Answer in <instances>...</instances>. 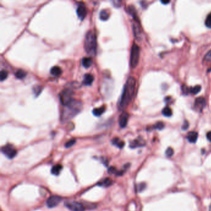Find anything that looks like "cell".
I'll return each instance as SVG.
<instances>
[{"label":"cell","mask_w":211,"mask_h":211,"mask_svg":"<svg viewBox=\"0 0 211 211\" xmlns=\"http://www.w3.org/2000/svg\"><path fill=\"white\" fill-rule=\"evenodd\" d=\"M136 88V79L133 77L128 78L124 86L120 100L118 103V108L120 110L126 108L133 97Z\"/></svg>","instance_id":"1"},{"label":"cell","mask_w":211,"mask_h":211,"mask_svg":"<svg viewBox=\"0 0 211 211\" xmlns=\"http://www.w3.org/2000/svg\"><path fill=\"white\" fill-rule=\"evenodd\" d=\"M82 108V103L80 100H73L71 103L64 106L61 114L62 122H66L74 117L79 113Z\"/></svg>","instance_id":"2"},{"label":"cell","mask_w":211,"mask_h":211,"mask_svg":"<svg viewBox=\"0 0 211 211\" xmlns=\"http://www.w3.org/2000/svg\"><path fill=\"white\" fill-rule=\"evenodd\" d=\"M97 37L93 30L87 32L84 40V49L86 53L91 57L95 56L97 53Z\"/></svg>","instance_id":"3"},{"label":"cell","mask_w":211,"mask_h":211,"mask_svg":"<svg viewBox=\"0 0 211 211\" xmlns=\"http://www.w3.org/2000/svg\"><path fill=\"white\" fill-rule=\"evenodd\" d=\"M140 54V48L139 46L136 43H133L132 45L130 55V65L132 68H134L137 66L139 60Z\"/></svg>","instance_id":"4"},{"label":"cell","mask_w":211,"mask_h":211,"mask_svg":"<svg viewBox=\"0 0 211 211\" xmlns=\"http://www.w3.org/2000/svg\"><path fill=\"white\" fill-rule=\"evenodd\" d=\"M73 92L70 89H64L59 94V100L63 106H66L74 100L72 99Z\"/></svg>","instance_id":"5"},{"label":"cell","mask_w":211,"mask_h":211,"mask_svg":"<svg viewBox=\"0 0 211 211\" xmlns=\"http://www.w3.org/2000/svg\"><path fill=\"white\" fill-rule=\"evenodd\" d=\"M65 205L71 211H85L84 205L75 201H67L65 202Z\"/></svg>","instance_id":"6"},{"label":"cell","mask_w":211,"mask_h":211,"mask_svg":"<svg viewBox=\"0 0 211 211\" xmlns=\"http://www.w3.org/2000/svg\"><path fill=\"white\" fill-rule=\"evenodd\" d=\"M1 152L9 159L14 158L17 154V150L14 147L10 144L3 146L1 148Z\"/></svg>","instance_id":"7"},{"label":"cell","mask_w":211,"mask_h":211,"mask_svg":"<svg viewBox=\"0 0 211 211\" xmlns=\"http://www.w3.org/2000/svg\"><path fill=\"white\" fill-rule=\"evenodd\" d=\"M61 201V198L58 196H52L47 201V205L50 208H53L57 206Z\"/></svg>","instance_id":"8"},{"label":"cell","mask_w":211,"mask_h":211,"mask_svg":"<svg viewBox=\"0 0 211 211\" xmlns=\"http://www.w3.org/2000/svg\"><path fill=\"white\" fill-rule=\"evenodd\" d=\"M76 12L78 17L82 21L86 17L87 15V8L84 3H81L77 8Z\"/></svg>","instance_id":"9"},{"label":"cell","mask_w":211,"mask_h":211,"mask_svg":"<svg viewBox=\"0 0 211 211\" xmlns=\"http://www.w3.org/2000/svg\"><path fill=\"white\" fill-rule=\"evenodd\" d=\"M128 118H129V114L127 112L122 113L120 117H119V125L121 128H125L127 125Z\"/></svg>","instance_id":"10"},{"label":"cell","mask_w":211,"mask_h":211,"mask_svg":"<svg viewBox=\"0 0 211 211\" xmlns=\"http://www.w3.org/2000/svg\"><path fill=\"white\" fill-rule=\"evenodd\" d=\"M144 145H145L144 140L142 138H140V137H138L137 139L131 142L130 148H137V147H142Z\"/></svg>","instance_id":"11"},{"label":"cell","mask_w":211,"mask_h":211,"mask_svg":"<svg viewBox=\"0 0 211 211\" xmlns=\"http://www.w3.org/2000/svg\"><path fill=\"white\" fill-rule=\"evenodd\" d=\"M132 29H133V32L135 37L137 39H140L141 36V27L139 25L137 24V22L133 23V24H132Z\"/></svg>","instance_id":"12"},{"label":"cell","mask_w":211,"mask_h":211,"mask_svg":"<svg viewBox=\"0 0 211 211\" xmlns=\"http://www.w3.org/2000/svg\"><path fill=\"white\" fill-rule=\"evenodd\" d=\"M198 137V134L197 132L191 131L187 135V139L191 143H195Z\"/></svg>","instance_id":"13"},{"label":"cell","mask_w":211,"mask_h":211,"mask_svg":"<svg viewBox=\"0 0 211 211\" xmlns=\"http://www.w3.org/2000/svg\"><path fill=\"white\" fill-rule=\"evenodd\" d=\"M94 77L90 74H86L84 76V80L82 81V84L84 86H90L94 82Z\"/></svg>","instance_id":"14"},{"label":"cell","mask_w":211,"mask_h":211,"mask_svg":"<svg viewBox=\"0 0 211 211\" xmlns=\"http://www.w3.org/2000/svg\"><path fill=\"white\" fill-rule=\"evenodd\" d=\"M194 105L197 108L203 109L205 105V101L203 97H198L195 100Z\"/></svg>","instance_id":"15"},{"label":"cell","mask_w":211,"mask_h":211,"mask_svg":"<svg viewBox=\"0 0 211 211\" xmlns=\"http://www.w3.org/2000/svg\"><path fill=\"white\" fill-rule=\"evenodd\" d=\"M50 73L51 74L54 76H59L62 73V70L61 68H59L58 66H54L52 67L50 70Z\"/></svg>","instance_id":"16"},{"label":"cell","mask_w":211,"mask_h":211,"mask_svg":"<svg viewBox=\"0 0 211 211\" xmlns=\"http://www.w3.org/2000/svg\"><path fill=\"white\" fill-rule=\"evenodd\" d=\"M63 169V167L61 165L57 164L54 165L52 168V173L54 175L58 176L59 175V173H61V170Z\"/></svg>","instance_id":"17"},{"label":"cell","mask_w":211,"mask_h":211,"mask_svg":"<svg viewBox=\"0 0 211 211\" xmlns=\"http://www.w3.org/2000/svg\"><path fill=\"white\" fill-rule=\"evenodd\" d=\"M112 144L114 145H116L117 147H118V148H123L124 145H125V143L121 140H120L119 138H118V137H114V138H113L112 139Z\"/></svg>","instance_id":"18"},{"label":"cell","mask_w":211,"mask_h":211,"mask_svg":"<svg viewBox=\"0 0 211 211\" xmlns=\"http://www.w3.org/2000/svg\"><path fill=\"white\" fill-rule=\"evenodd\" d=\"M92 63V61L89 57H84L82 59V65L86 68H89Z\"/></svg>","instance_id":"19"},{"label":"cell","mask_w":211,"mask_h":211,"mask_svg":"<svg viewBox=\"0 0 211 211\" xmlns=\"http://www.w3.org/2000/svg\"><path fill=\"white\" fill-rule=\"evenodd\" d=\"M105 111V107L104 106H102L99 108H94L93 110L92 113L94 114V115H95L96 117H99V116L102 115Z\"/></svg>","instance_id":"20"},{"label":"cell","mask_w":211,"mask_h":211,"mask_svg":"<svg viewBox=\"0 0 211 211\" xmlns=\"http://www.w3.org/2000/svg\"><path fill=\"white\" fill-rule=\"evenodd\" d=\"M112 184V180H111L110 178H105L103 180H102L101 182H100L99 183V185L100 186H102V187H108L110 186Z\"/></svg>","instance_id":"21"},{"label":"cell","mask_w":211,"mask_h":211,"mask_svg":"<svg viewBox=\"0 0 211 211\" xmlns=\"http://www.w3.org/2000/svg\"><path fill=\"white\" fill-rule=\"evenodd\" d=\"M110 17V15L107 10H103L100 12V19L102 21H107Z\"/></svg>","instance_id":"22"},{"label":"cell","mask_w":211,"mask_h":211,"mask_svg":"<svg viewBox=\"0 0 211 211\" xmlns=\"http://www.w3.org/2000/svg\"><path fill=\"white\" fill-rule=\"evenodd\" d=\"M26 76V72L22 70H18L15 72V76L17 78V79H22L23 78H24Z\"/></svg>","instance_id":"23"},{"label":"cell","mask_w":211,"mask_h":211,"mask_svg":"<svg viewBox=\"0 0 211 211\" xmlns=\"http://www.w3.org/2000/svg\"><path fill=\"white\" fill-rule=\"evenodd\" d=\"M162 114H163L164 116L165 117H171L172 115V109L168 107H165L163 110H162Z\"/></svg>","instance_id":"24"},{"label":"cell","mask_w":211,"mask_h":211,"mask_svg":"<svg viewBox=\"0 0 211 211\" xmlns=\"http://www.w3.org/2000/svg\"><path fill=\"white\" fill-rule=\"evenodd\" d=\"M42 90V88L40 86H36L33 88L34 94L35 95V97H37L38 95H40L41 92Z\"/></svg>","instance_id":"25"},{"label":"cell","mask_w":211,"mask_h":211,"mask_svg":"<svg viewBox=\"0 0 211 211\" xmlns=\"http://www.w3.org/2000/svg\"><path fill=\"white\" fill-rule=\"evenodd\" d=\"M201 86L198 85V86H194V88H191V90H190V92L192 94H197L199 92L201 91Z\"/></svg>","instance_id":"26"},{"label":"cell","mask_w":211,"mask_h":211,"mask_svg":"<svg viewBox=\"0 0 211 211\" xmlns=\"http://www.w3.org/2000/svg\"><path fill=\"white\" fill-rule=\"evenodd\" d=\"M8 76V72L7 71L3 70L1 71V73H0V79H1V81H3L5 80Z\"/></svg>","instance_id":"27"},{"label":"cell","mask_w":211,"mask_h":211,"mask_svg":"<svg viewBox=\"0 0 211 211\" xmlns=\"http://www.w3.org/2000/svg\"><path fill=\"white\" fill-rule=\"evenodd\" d=\"M164 127H165V125L162 122H157L154 126V128H155V129H157V130H163Z\"/></svg>","instance_id":"28"},{"label":"cell","mask_w":211,"mask_h":211,"mask_svg":"<svg viewBox=\"0 0 211 211\" xmlns=\"http://www.w3.org/2000/svg\"><path fill=\"white\" fill-rule=\"evenodd\" d=\"M205 24L209 28H211V12L208 16L205 21Z\"/></svg>","instance_id":"29"},{"label":"cell","mask_w":211,"mask_h":211,"mask_svg":"<svg viewBox=\"0 0 211 211\" xmlns=\"http://www.w3.org/2000/svg\"><path fill=\"white\" fill-rule=\"evenodd\" d=\"M76 143V139H72L70 141H68L67 143L65 144V148H71V147H72L73 145H74V144Z\"/></svg>","instance_id":"30"},{"label":"cell","mask_w":211,"mask_h":211,"mask_svg":"<svg viewBox=\"0 0 211 211\" xmlns=\"http://www.w3.org/2000/svg\"><path fill=\"white\" fill-rule=\"evenodd\" d=\"M145 184L144 183H142L137 186V190L139 192L143 191L145 189Z\"/></svg>","instance_id":"31"},{"label":"cell","mask_w":211,"mask_h":211,"mask_svg":"<svg viewBox=\"0 0 211 211\" xmlns=\"http://www.w3.org/2000/svg\"><path fill=\"white\" fill-rule=\"evenodd\" d=\"M165 154L167 155V157H172V156L174 154V150L172 148H168Z\"/></svg>","instance_id":"32"},{"label":"cell","mask_w":211,"mask_h":211,"mask_svg":"<svg viewBox=\"0 0 211 211\" xmlns=\"http://www.w3.org/2000/svg\"><path fill=\"white\" fill-rule=\"evenodd\" d=\"M204 59L207 61H211V50L205 54L204 57Z\"/></svg>","instance_id":"33"},{"label":"cell","mask_w":211,"mask_h":211,"mask_svg":"<svg viewBox=\"0 0 211 211\" xmlns=\"http://www.w3.org/2000/svg\"><path fill=\"white\" fill-rule=\"evenodd\" d=\"M118 173V171L117 170V169L114 168V167H110L109 169H108V173H111V174H113V173H115V174H117Z\"/></svg>","instance_id":"34"},{"label":"cell","mask_w":211,"mask_h":211,"mask_svg":"<svg viewBox=\"0 0 211 211\" xmlns=\"http://www.w3.org/2000/svg\"><path fill=\"white\" fill-rule=\"evenodd\" d=\"M188 127H189V123H188V121L186 120V121H185L184 123H183V125L182 126V129L183 130H186L188 129Z\"/></svg>","instance_id":"35"},{"label":"cell","mask_w":211,"mask_h":211,"mask_svg":"<svg viewBox=\"0 0 211 211\" xmlns=\"http://www.w3.org/2000/svg\"><path fill=\"white\" fill-rule=\"evenodd\" d=\"M188 90H189V89H188V88H187V86H182V91H183V93L187 94L188 93Z\"/></svg>","instance_id":"36"},{"label":"cell","mask_w":211,"mask_h":211,"mask_svg":"<svg viewBox=\"0 0 211 211\" xmlns=\"http://www.w3.org/2000/svg\"><path fill=\"white\" fill-rule=\"evenodd\" d=\"M207 138L210 142H211V131H209V132H208Z\"/></svg>","instance_id":"37"},{"label":"cell","mask_w":211,"mask_h":211,"mask_svg":"<svg viewBox=\"0 0 211 211\" xmlns=\"http://www.w3.org/2000/svg\"><path fill=\"white\" fill-rule=\"evenodd\" d=\"M161 2H162V3H163L164 4H168L170 1H163V0H162Z\"/></svg>","instance_id":"38"},{"label":"cell","mask_w":211,"mask_h":211,"mask_svg":"<svg viewBox=\"0 0 211 211\" xmlns=\"http://www.w3.org/2000/svg\"><path fill=\"white\" fill-rule=\"evenodd\" d=\"M209 211H211V204H210V207H209Z\"/></svg>","instance_id":"39"},{"label":"cell","mask_w":211,"mask_h":211,"mask_svg":"<svg viewBox=\"0 0 211 211\" xmlns=\"http://www.w3.org/2000/svg\"><path fill=\"white\" fill-rule=\"evenodd\" d=\"M210 71H211V70H210Z\"/></svg>","instance_id":"40"}]
</instances>
